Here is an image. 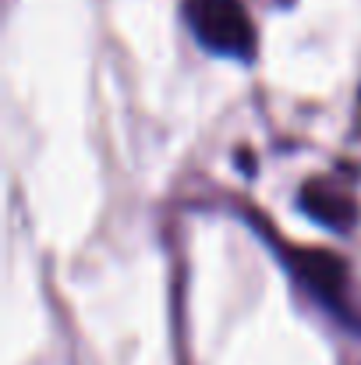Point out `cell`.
<instances>
[{"instance_id":"obj_1","label":"cell","mask_w":361,"mask_h":365,"mask_svg":"<svg viewBox=\"0 0 361 365\" xmlns=\"http://www.w3.org/2000/svg\"><path fill=\"white\" fill-rule=\"evenodd\" d=\"M184 14H188L195 39L206 50H213L220 57H238V61L251 57L255 29H251L241 0H188Z\"/></svg>"},{"instance_id":"obj_2","label":"cell","mask_w":361,"mask_h":365,"mask_svg":"<svg viewBox=\"0 0 361 365\" xmlns=\"http://www.w3.org/2000/svg\"><path fill=\"white\" fill-rule=\"evenodd\" d=\"M287 255H291L298 280L308 287V294H315L333 316H344V323H347L351 302H347V266H344V259H337L333 252H323V248H291Z\"/></svg>"},{"instance_id":"obj_3","label":"cell","mask_w":361,"mask_h":365,"mask_svg":"<svg viewBox=\"0 0 361 365\" xmlns=\"http://www.w3.org/2000/svg\"><path fill=\"white\" fill-rule=\"evenodd\" d=\"M347 206H351L347 199H340V195H326L323 185L305 188V210H308L312 217H319L323 224H330V227H344V224L351 220Z\"/></svg>"}]
</instances>
